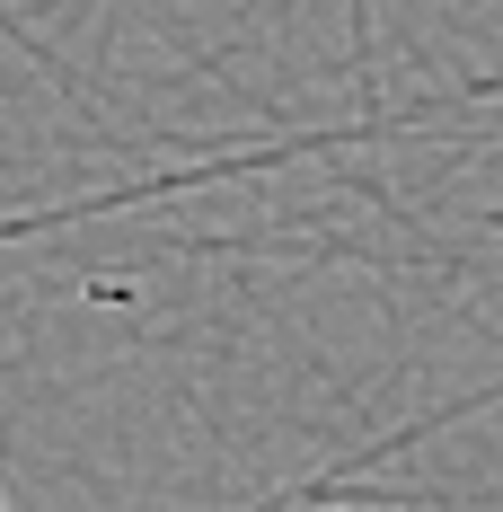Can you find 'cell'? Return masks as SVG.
I'll return each instance as SVG.
<instances>
[{"label":"cell","mask_w":503,"mask_h":512,"mask_svg":"<svg viewBox=\"0 0 503 512\" xmlns=\"http://www.w3.org/2000/svg\"><path fill=\"white\" fill-rule=\"evenodd\" d=\"M0 512H9V504H0Z\"/></svg>","instance_id":"1"}]
</instances>
